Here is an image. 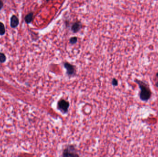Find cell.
I'll list each match as a JSON object with an SVG mask.
<instances>
[{"instance_id":"obj_1","label":"cell","mask_w":158,"mask_h":157,"mask_svg":"<svg viewBox=\"0 0 158 157\" xmlns=\"http://www.w3.org/2000/svg\"><path fill=\"white\" fill-rule=\"evenodd\" d=\"M136 82L138 84L139 88L141 89V92L140 94L141 100L143 101H148L151 96V92L149 87L144 82L141 81L136 80Z\"/></svg>"},{"instance_id":"obj_2","label":"cell","mask_w":158,"mask_h":157,"mask_svg":"<svg viewBox=\"0 0 158 157\" xmlns=\"http://www.w3.org/2000/svg\"><path fill=\"white\" fill-rule=\"evenodd\" d=\"M69 104L68 102L64 100H60L58 103V108L62 112L66 113L68 112Z\"/></svg>"},{"instance_id":"obj_3","label":"cell","mask_w":158,"mask_h":157,"mask_svg":"<svg viewBox=\"0 0 158 157\" xmlns=\"http://www.w3.org/2000/svg\"><path fill=\"white\" fill-rule=\"evenodd\" d=\"M63 156L68 157V156H78V155L76 154L75 152V149L73 146H70L68 147L67 148L64 150L63 151Z\"/></svg>"},{"instance_id":"obj_4","label":"cell","mask_w":158,"mask_h":157,"mask_svg":"<svg viewBox=\"0 0 158 157\" xmlns=\"http://www.w3.org/2000/svg\"><path fill=\"white\" fill-rule=\"evenodd\" d=\"M64 67L66 69L67 73L69 75H72L75 73V68L73 65L68 63H65Z\"/></svg>"},{"instance_id":"obj_5","label":"cell","mask_w":158,"mask_h":157,"mask_svg":"<svg viewBox=\"0 0 158 157\" xmlns=\"http://www.w3.org/2000/svg\"><path fill=\"white\" fill-rule=\"evenodd\" d=\"M19 24V20L18 18L15 15H13L10 20V26L11 28L17 27Z\"/></svg>"},{"instance_id":"obj_6","label":"cell","mask_w":158,"mask_h":157,"mask_svg":"<svg viewBox=\"0 0 158 157\" xmlns=\"http://www.w3.org/2000/svg\"><path fill=\"white\" fill-rule=\"evenodd\" d=\"M82 25L81 23H74L72 26L71 30L74 33H76L80 30V29L82 28Z\"/></svg>"},{"instance_id":"obj_7","label":"cell","mask_w":158,"mask_h":157,"mask_svg":"<svg viewBox=\"0 0 158 157\" xmlns=\"http://www.w3.org/2000/svg\"><path fill=\"white\" fill-rule=\"evenodd\" d=\"M33 14L32 13H30L28 14H27L25 18V22L28 24L31 23L33 20Z\"/></svg>"},{"instance_id":"obj_8","label":"cell","mask_w":158,"mask_h":157,"mask_svg":"<svg viewBox=\"0 0 158 157\" xmlns=\"http://www.w3.org/2000/svg\"><path fill=\"white\" fill-rule=\"evenodd\" d=\"M6 32L5 25L3 23L0 22V35L3 36Z\"/></svg>"},{"instance_id":"obj_9","label":"cell","mask_w":158,"mask_h":157,"mask_svg":"<svg viewBox=\"0 0 158 157\" xmlns=\"http://www.w3.org/2000/svg\"><path fill=\"white\" fill-rule=\"evenodd\" d=\"M6 56L3 53H0V62L2 63H4L6 61Z\"/></svg>"},{"instance_id":"obj_10","label":"cell","mask_w":158,"mask_h":157,"mask_svg":"<svg viewBox=\"0 0 158 157\" xmlns=\"http://www.w3.org/2000/svg\"><path fill=\"white\" fill-rule=\"evenodd\" d=\"M77 40H78V38L76 37H71L70 39L69 42L71 44H73L77 42Z\"/></svg>"},{"instance_id":"obj_11","label":"cell","mask_w":158,"mask_h":157,"mask_svg":"<svg viewBox=\"0 0 158 157\" xmlns=\"http://www.w3.org/2000/svg\"><path fill=\"white\" fill-rule=\"evenodd\" d=\"M112 84L114 86H117L118 84V82L115 79H114L112 82Z\"/></svg>"},{"instance_id":"obj_12","label":"cell","mask_w":158,"mask_h":157,"mask_svg":"<svg viewBox=\"0 0 158 157\" xmlns=\"http://www.w3.org/2000/svg\"><path fill=\"white\" fill-rule=\"evenodd\" d=\"M3 5L4 4H3V2H2V1L0 0V10H2L3 8Z\"/></svg>"},{"instance_id":"obj_13","label":"cell","mask_w":158,"mask_h":157,"mask_svg":"<svg viewBox=\"0 0 158 157\" xmlns=\"http://www.w3.org/2000/svg\"><path fill=\"white\" fill-rule=\"evenodd\" d=\"M156 76H157V79H158V80H157V82H156V86L157 87V88H158V72L156 74Z\"/></svg>"},{"instance_id":"obj_14","label":"cell","mask_w":158,"mask_h":157,"mask_svg":"<svg viewBox=\"0 0 158 157\" xmlns=\"http://www.w3.org/2000/svg\"><path fill=\"white\" fill-rule=\"evenodd\" d=\"M46 1H47V2H48V1H51V0H46Z\"/></svg>"}]
</instances>
